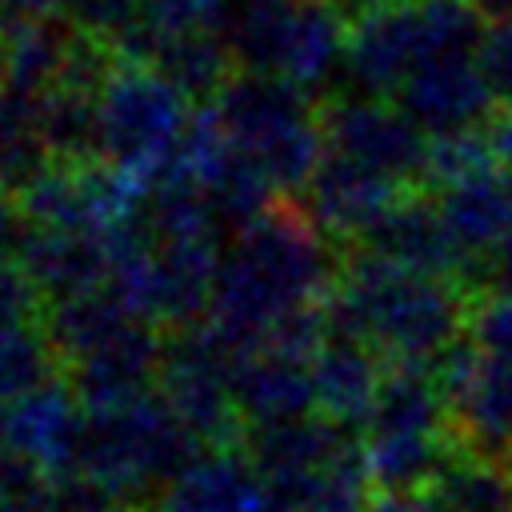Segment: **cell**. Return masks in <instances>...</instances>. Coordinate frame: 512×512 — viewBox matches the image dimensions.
Instances as JSON below:
<instances>
[{
	"instance_id": "cell-21",
	"label": "cell",
	"mask_w": 512,
	"mask_h": 512,
	"mask_svg": "<svg viewBox=\"0 0 512 512\" xmlns=\"http://www.w3.org/2000/svg\"><path fill=\"white\" fill-rule=\"evenodd\" d=\"M364 432H452L440 376L424 360H388Z\"/></svg>"
},
{
	"instance_id": "cell-3",
	"label": "cell",
	"mask_w": 512,
	"mask_h": 512,
	"mask_svg": "<svg viewBox=\"0 0 512 512\" xmlns=\"http://www.w3.org/2000/svg\"><path fill=\"white\" fill-rule=\"evenodd\" d=\"M200 436L176 416L160 388L128 396L120 404L88 408L80 472L96 476L120 504H140L200 452Z\"/></svg>"
},
{
	"instance_id": "cell-18",
	"label": "cell",
	"mask_w": 512,
	"mask_h": 512,
	"mask_svg": "<svg viewBox=\"0 0 512 512\" xmlns=\"http://www.w3.org/2000/svg\"><path fill=\"white\" fill-rule=\"evenodd\" d=\"M232 392H236L244 424H272V420L316 412L312 360L272 348V344H256L236 356Z\"/></svg>"
},
{
	"instance_id": "cell-24",
	"label": "cell",
	"mask_w": 512,
	"mask_h": 512,
	"mask_svg": "<svg viewBox=\"0 0 512 512\" xmlns=\"http://www.w3.org/2000/svg\"><path fill=\"white\" fill-rule=\"evenodd\" d=\"M152 64L196 104V100H216V92L228 84L236 72V56L224 40L220 28H184L160 40Z\"/></svg>"
},
{
	"instance_id": "cell-7",
	"label": "cell",
	"mask_w": 512,
	"mask_h": 512,
	"mask_svg": "<svg viewBox=\"0 0 512 512\" xmlns=\"http://www.w3.org/2000/svg\"><path fill=\"white\" fill-rule=\"evenodd\" d=\"M432 368L440 376L456 440L464 448L504 456L512 448V360H496L468 336H456Z\"/></svg>"
},
{
	"instance_id": "cell-2",
	"label": "cell",
	"mask_w": 512,
	"mask_h": 512,
	"mask_svg": "<svg viewBox=\"0 0 512 512\" xmlns=\"http://www.w3.org/2000/svg\"><path fill=\"white\" fill-rule=\"evenodd\" d=\"M324 304L332 332L364 336L388 360L432 364L456 336H464L468 288L452 276L416 272L372 248L348 244Z\"/></svg>"
},
{
	"instance_id": "cell-12",
	"label": "cell",
	"mask_w": 512,
	"mask_h": 512,
	"mask_svg": "<svg viewBox=\"0 0 512 512\" xmlns=\"http://www.w3.org/2000/svg\"><path fill=\"white\" fill-rule=\"evenodd\" d=\"M428 56L424 32L416 20L412 0H396L388 8H376L368 16H356L348 24V48H344V76L356 92L396 96L404 76Z\"/></svg>"
},
{
	"instance_id": "cell-46",
	"label": "cell",
	"mask_w": 512,
	"mask_h": 512,
	"mask_svg": "<svg viewBox=\"0 0 512 512\" xmlns=\"http://www.w3.org/2000/svg\"><path fill=\"white\" fill-rule=\"evenodd\" d=\"M504 460H508V468H512V448H508V452H504Z\"/></svg>"
},
{
	"instance_id": "cell-22",
	"label": "cell",
	"mask_w": 512,
	"mask_h": 512,
	"mask_svg": "<svg viewBox=\"0 0 512 512\" xmlns=\"http://www.w3.org/2000/svg\"><path fill=\"white\" fill-rule=\"evenodd\" d=\"M348 16L332 0H296L292 32L284 44L280 76L292 84L316 92L336 72H344V48H348Z\"/></svg>"
},
{
	"instance_id": "cell-31",
	"label": "cell",
	"mask_w": 512,
	"mask_h": 512,
	"mask_svg": "<svg viewBox=\"0 0 512 512\" xmlns=\"http://www.w3.org/2000/svg\"><path fill=\"white\" fill-rule=\"evenodd\" d=\"M500 164L488 120L484 124H468V128H452V132H428V160H424V188L440 192L464 176H476L484 168Z\"/></svg>"
},
{
	"instance_id": "cell-44",
	"label": "cell",
	"mask_w": 512,
	"mask_h": 512,
	"mask_svg": "<svg viewBox=\"0 0 512 512\" xmlns=\"http://www.w3.org/2000/svg\"><path fill=\"white\" fill-rule=\"evenodd\" d=\"M112 512H152V508H144V504H120V508H112ZM160 512V508H156Z\"/></svg>"
},
{
	"instance_id": "cell-34",
	"label": "cell",
	"mask_w": 512,
	"mask_h": 512,
	"mask_svg": "<svg viewBox=\"0 0 512 512\" xmlns=\"http://www.w3.org/2000/svg\"><path fill=\"white\" fill-rule=\"evenodd\" d=\"M228 8H232V0H156L152 4V20H148L144 64H152V56H156L164 36L184 32V28H220Z\"/></svg>"
},
{
	"instance_id": "cell-5",
	"label": "cell",
	"mask_w": 512,
	"mask_h": 512,
	"mask_svg": "<svg viewBox=\"0 0 512 512\" xmlns=\"http://www.w3.org/2000/svg\"><path fill=\"white\" fill-rule=\"evenodd\" d=\"M236 356L212 328H176L164 348L156 388L176 408V416L204 440V444H240L244 416L232 392Z\"/></svg>"
},
{
	"instance_id": "cell-33",
	"label": "cell",
	"mask_w": 512,
	"mask_h": 512,
	"mask_svg": "<svg viewBox=\"0 0 512 512\" xmlns=\"http://www.w3.org/2000/svg\"><path fill=\"white\" fill-rule=\"evenodd\" d=\"M464 336L496 356V360H512V296L496 292V288H476L468 292V316H464Z\"/></svg>"
},
{
	"instance_id": "cell-6",
	"label": "cell",
	"mask_w": 512,
	"mask_h": 512,
	"mask_svg": "<svg viewBox=\"0 0 512 512\" xmlns=\"http://www.w3.org/2000/svg\"><path fill=\"white\" fill-rule=\"evenodd\" d=\"M320 124L328 148L356 156L400 184L424 188V160H428V132L388 96L376 92H336L320 100Z\"/></svg>"
},
{
	"instance_id": "cell-32",
	"label": "cell",
	"mask_w": 512,
	"mask_h": 512,
	"mask_svg": "<svg viewBox=\"0 0 512 512\" xmlns=\"http://www.w3.org/2000/svg\"><path fill=\"white\" fill-rule=\"evenodd\" d=\"M372 504V480L364 464V444H348L316 480L308 500L296 512H368Z\"/></svg>"
},
{
	"instance_id": "cell-36",
	"label": "cell",
	"mask_w": 512,
	"mask_h": 512,
	"mask_svg": "<svg viewBox=\"0 0 512 512\" xmlns=\"http://www.w3.org/2000/svg\"><path fill=\"white\" fill-rule=\"evenodd\" d=\"M476 60L484 80L492 84L500 104H512V16L492 20V28H484L480 44H476Z\"/></svg>"
},
{
	"instance_id": "cell-41",
	"label": "cell",
	"mask_w": 512,
	"mask_h": 512,
	"mask_svg": "<svg viewBox=\"0 0 512 512\" xmlns=\"http://www.w3.org/2000/svg\"><path fill=\"white\" fill-rule=\"evenodd\" d=\"M348 20H356V16H368V12H376V8H388V4H396V0H332Z\"/></svg>"
},
{
	"instance_id": "cell-28",
	"label": "cell",
	"mask_w": 512,
	"mask_h": 512,
	"mask_svg": "<svg viewBox=\"0 0 512 512\" xmlns=\"http://www.w3.org/2000/svg\"><path fill=\"white\" fill-rule=\"evenodd\" d=\"M40 132L56 160L80 164L100 156V100L96 88L56 84L40 96Z\"/></svg>"
},
{
	"instance_id": "cell-11",
	"label": "cell",
	"mask_w": 512,
	"mask_h": 512,
	"mask_svg": "<svg viewBox=\"0 0 512 512\" xmlns=\"http://www.w3.org/2000/svg\"><path fill=\"white\" fill-rule=\"evenodd\" d=\"M432 196H436V208H440V220L452 244L468 260L464 288L468 292L484 288V260L512 236V168L492 164Z\"/></svg>"
},
{
	"instance_id": "cell-16",
	"label": "cell",
	"mask_w": 512,
	"mask_h": 512,
	"mask_svg": "<svg viewBox=\"0 0 512 512\" xmlns=\"http://www.w3.org/2000/svg\"><path fill=\"white\" fill-rule=\"evenodd\" d=\"M164 336L160 324L140 320L132 324L124 336L100 344L96 352L72 360L64 368V376L72 380V388L80 392V400L88 408H104V404H120L128 396H140L148 388H156L160 380V364H164Z\"/></svg>"
},
{
	"instance_id": "cell-45",
	"label": "cell",
	"mask_w": 512,
	"mask_h": 512,
	"mask_svg": "<svg viewBox=\"0 0 512 512\" xmlns=\"http://www.w3.org/2000/svg\"><path fill=\"white\" fill-rule=\"evenodd\" d=\"M4 80H8V72H4V32H0V88H4Z\"/></svg>"
},
{
	"instance_id": "cell-26",
	"label": "cell",
	"mask_w": 512,
	"mask_h": 512,
	"mask_svg": "<svg viewBox=\"0 0 512 512\" xmlns=\"http://www.w3.org/2000/svg\"><path fill=\"white\" fill-rule=\"evenodd\" d=\"M292 16H296V0H232L220 32L236 56V68L280 76Z\"/></svg>"
},
{
	"instance_id": "cell-19",
	"label": "cell",
	"mask_w": 512,
	"mask_h": 512,
	"mask_svg": "<svg viewBox=\"0 0 512 512\" xmlns=\"http://www.w3.org/2000/svg\"><path fill=\"white\" fill-rule=\"evenodd\" d=\"M196 188L204 192L212 216L220 228L236 232L240 224H248L252 216H260L276 196L272 176L260 168V160L236 144L228 132H220L212 140V148L204 152L200 168H196Z\"/></svg>"
},
{
	"instance_id": "cell-27",
	"label": "cell",
	"mask_w": 512,
	"mask_h": 512,
	"mask_svg": "<svg viewBox=\"0 0 512 512\" xmlns=\"http://www.w3.org/2000/svg\"><path fill=\"white\" fill-rule=\"evenodd\" d=\"M52 160L56 156L40 132V96L16 84H4L0 88V188L20 192Z\"/></svg>"
},
{
	"instance_id": "cell-10",
	"label": "cell",
	"mask_w": 512,
	"mask_h": 512,
	"mask_svg": "<svg viewBox=\"0 0 512 512\" xmlns=\"http://www.w3.org/2000/svg\"><path fill=\"white\" fill-rule=\"evenodd\" d=\"M400 108L424 132H452L492 120L500 108L492 84L480 72L476 52H432L396 88Z\"/></svg>"
},
{
	"instance_id": "cell-25",
	"label": "cell",
	"mask_w": 512,
	"mask_h": 512,
	"mask_svg": "<svg viewBox=\"0 0 512 512\" xmlns=\"http://www.w3.org/2000/svg\"><path fill=\"white\" fill-rule=\"evenodd\" d=\"M428 492L448 512H512V468L504 456L456 444Z\"/></svg>"
},
{
	"instance_id": "cell-42",
	"label": "cell",
	"mask_w": 512,
	"mask_h": 512,
	"mask_svg": "<svg viewBox=\"0 0 512 512\" xmlns=\"http://www.w3.org/2000/svg\"><path fill=\"white\" fill-rule=\"evenodd\" d=\"M488 20H500V16H512V0H472Z\"/></svg>"
},
{
	"instance_id": "cell-4",
	"label": "cell",
	"mask_w": 512,
	"mask_h": 512,
	"mask_svg": "<svg viewBox=\"0 0 512 512\" xmlns=\"http://www.w3.org/2000/svg\"><path fill=\"white\" fill-rule=\"evenodd\" d=\"M96 100L100 156L148 184L180 144L192 120V100L156 64L144 60H116Z\"/></svg>"
},
{
	"instance_id": "cell-30",
	"label": "cell",
	"mask_w": 512,
	"mask_h": 512,
	"mask_svg": "<svg viewBox=\"0 0 512 512\" xmlns=\"http://www.w3.org/2000/svg\"><path fill=\"white\" fill-rule=\"evenodd\" d=\"M156 0H68V20L104 40L120 60H140Z\"/></svg>"
},
{
	"instance_id": "cell-13",
	"label": "cell",
	"mask_w": 512,
	"mask_h": 512,
	"mask_svg": "<svg viewBox=\"0 0 512 512\" xmlns=\"http://www.w3.org/2000/svg\"><path fill=\"white\" fill-rule=\"evenodd\" d=\"M160 512H268V484L244 444L200 448L160 492Z\"/></svg>"
},
{
	"instance_id": "cell-17",
	"label": "cell",
	"mask_w": 512,
	"mask_h": 512,
	"mask_svg": "<svg viewBox=\"0 0 512 512\" xmlns=\"http://www.w3.org/2000/svg\"><path fill=\"white\" fill-rule=\"evenodd\" d=\"M16 260L32 272L44 300L96 292L112 276V248H108L104 232L48 228V224L28 220V232H24V244H20Z\"/></svg>"
},
{
	"instance_id": "cell-39",
	"label": "cell",
	"mask_w": 512,
	"mask_h": 512,
	"mask_svg": "<svg viewBox=\"0 0 512 512\" xmlns=\"http://www.w3.org/2000/svg\"><path fill=\"white\" fill-rule=\"evenodd\" d=\"M484 288H496V292L512 296V236L484 260Z\"/></svg>"
},
{
	"instance_id": "cell-9",
	"label": "cell",
	"mask_w": 512,
	"mask_h": 512,
	"mask_svg": "<svg viewBox=\"0 0 512 512\" xmlns=\"http://www.w3.org/2000/svg\"><path fill=\"white\" fill-rule=\"evenodd\" d=\"M88 404L72 388L64 372L40 380L36 388L0 400V444L32 456L52 476L72 472L80 464Z\"/></svg>"
},
{
	"instance_id": "cell-43",
	"label": "cell",
	"mask_w": 512,
	"mask_h": 512,
	"mask_svg": "<svg viewBox=\"0 0 512 512\" xmlns=\"http://www.w3.org/2000/svg\"><path fill=\"white\" fill-rule=\"evenodd\" d=\"M0 512H44V508H32V504H12V500H0Z\"/></svg>"
},
{
	"instance_id": "cell-8",
	"label": "cell",
	"mask_w": 512,
	"mask_h": 512,
	"mask_svg": "<svg viewBox=\"0 0 512 512\" xmlns=\"http://www.w3.org/2000/svg\"><path fill=\"white\" fill-rule=\"evenodd\" d=\"M408 188L416 184H400L396 176L344 156L336 148H328V156L316 164V172L308 176V184L296 192L300 208L340 244H356Z\"/></svg>"
},
{
	"instance_id": "cell-38",
	"label": "cell",
	"mask_w": 512,
	"mask_h": 512,
	"mask_svg": "<svg viewBox=\"0 0 512 512\" xmlns=\"http://www.w3.org/2000/svg\"><path fill=\"white\" fill-rule=\"evenodd\" d=\"M68 12V0H0V32L28 16H60Z\"/></svg>"
},
{
	"instance_id": "cell-20",
	"label": "cell",
	"mask_w": 512,
	"mask_h": 512,
	"mask_svg": "<svg viewBox=\"0 0 512 512\" xmlns=\"http://www.w3.org/2000/svg\"><path fill=\"white\" fill-rule=\"evenodd\" d=\"M456 444V432H364L372 492H428Z\"/></svg>"
},
{
	"instance_id": "cell-35",
	"label": "cell",
	"mask_w": 512,
	"mask_h": 512,
	"mask_svg": "<svg viewBox=\"0 0 512 512\" xmlns=\"http://www.w3.org/2000/svg\"><path fill=\"white\" fill-rule=\"evenodd\" d=\"M44 292L32 280V272L20 260H0V324L16 320H40L44 316Z\"/></svg>"
},
{
	"instance_id": "cell-15",
	"label": "cell",
	"mask_w": 512,
	"mask_h": 512,
	"mask_svg": "<svg viewBox=\"0 0 512 512\" xmlns=\"http://www.w3.org/2000/svg\"><path fill=\"white\" fill-rule=\"evenodd\" d=\"M388 372V356L368 344L364 336L332 332L312 356V384H316V412L344 428H368L380 384Z\"/></svg>"
},
{
	"instance_id": "cell-29",
	"label": "cell",
	"mask_w": 512,
	"mask_h": 512,
	"mask_svg": "<svg viewBox=\"0 0 512 512\" xmlns=\"http://www.w3.org/2000/svg\"><path fill=\"white\" fill-rule=\"evenodd\" d=\"M56 372L64 368L40 320L0 324V400H12Z\"/></svg>"
},
{
	"instance_id": "cell-14",
	"label": "cell",
	"mask_w": 512,
	"mask_h": 512,
	"mask_svg": "<svg viewBox=\"0 0 512 512\" xmlns=\"http://www.w3.org/2000/svg\"><path fill=\"white\" fill-rule=\"evenodd\" d=\"M356 244L372 248V252H380V256H388L404 268L432 272V276H452L460 284H464V272H468V260L452 244V236L440 220L436 196L428 188H408Z\"/></svg>"
},
{
	"instance_id": "cell-1",
	"label": "cell",
	"mask_w": 512,
	"mask_h": 512,
	"mask_svg": "<svg viewBox=\"0 0 512 512\" xmlns=\"http://www.w3.org/2000/svg\"><path fill=\"white\" fill-rule=\"evenodd\" d=\"M344 248L300 208V200H272L260 216L240 224L216 264L208 328L232 348H256L288 312L324 304L336 288Z\"/></svg>"
},
{
	"instance_id": "cell-23",
	"label": "cell",
	"mask_w": 512,
	"mask_h": 512,
	"mask_svg": "<svg viewBox=\"0 0 512 512\" xmlns=\"http://www.w3.org/2000/svg\"><path fill=\"white\" fill-rule=\"evenodd\" d=\"M76 40V24L60 16H28L4 28V84L44 96L60 84L68 52Z\"/></svg>"
},
{
	"instance_id": "cell-40",
	"label": "cell",
	"mask_w": 512,
	"mask_h": 512,
	"mask_svg": "<svg viewBox=\"0 0 512 512\" xmlns=\"http://www.w3.org/2000/svg\"><path fill=\"white\" fill-rule=\"evenodd\" d=\"M488 132H492V144H496V156L500 164L512 168V104H500L488 120Z\"/></svg>"
},
{
	"instance_id": "cell-37",
	"label": "cell",
	"mask_w": 512,
	"mask_h": 512,
	"mask_svg": "<svg viewBox=\"0 0 512 512\" xmlns=\"http://www.w3.org/2000/svg\"><path fill=\"white\" fill-rule=\"evenodd\" d=\"M24 232H28V216H24L20 200H16V192L0 188V260H16L20 256Z\"/></svg>"
}]
</instances>
